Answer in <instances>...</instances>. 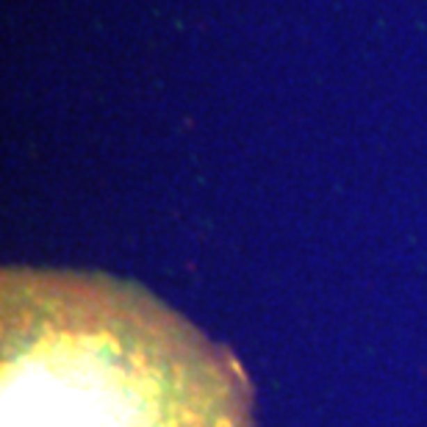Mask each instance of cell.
<instances>
[{"instance_id":"obj_1","label":"cell","mask_w":427,"mask_h":427,"mask_svg":"<svg viewBox=\"0 0 427 427\" xmlns=\"http://www.w3.org/2000/svg\"><path fill=\"white\" fill-rule=\"evenodd\" d=\"M236 355L147 289L3 272L0 427H252Z\"/></svg>"}]
</instances>
